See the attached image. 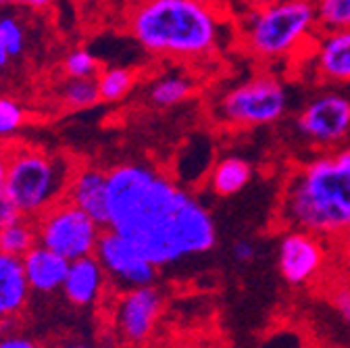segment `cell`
I'll list each match as a JSON object with an SVG mask.
<instances>
[{
	"label": "cell",
	"mask_w": 350,
	"mask_h": 348,
	"mask_svg": "<svg viewBox=\"0 0 350 348\" xmlns=\"http://www.w3.org/2000/svg\"><path fill=\"white\" fill-rule=\"evenodd\" d=\"M61 348H92V346H88V344H79V342H71V344H63Z\"/></svg>",
	"instance_id": "obj_36"
},
{
	"label": "cell",
	"mask_w": 350,
	"mask_h": 348,
	"mask_svg": "<svg viewBox=\"0 0 350 348\" xmlns=\"http://www.w3.org/2000/svg\"><path fill=\"white\" fill-rule=\"evenodd\" d=\"M21 217H25V215L17 209V204L5 192L0 194V230L15 224L17 219H21Z\"/></svg>",
	"instance_id": "obj_27"
},
{
	"label": "cell",
	"mask_w": 350,
	"mask_h": 348,
	"mask_svg": "<svg viewBox=\"0 0 350 348\" xmlns=\"http://www.w3.org/2000/svg\"><path fill=\"white\" fill-rule=\"evenodd\" d=\"M103 230L105 228H100L90 215L67 198L36 217L38 244L59 252L69 260L94 254Z\"/></svg>",
	"instance_id": "obj_7"
},
{
	"label": "cell",
	"mask_w": 350,
	"mask_h": 348,
	"mask_svg": "<svg viewBox=\"0 0 350 348\" xmlns=\"http://www.w3.org/2000/svg\"><path fill=\"white\" fill-rule=\"evenodd\" d=\"M0 38L5 42V49L11 59H19L27 46V34L23 23L13 15L0 17Z\"/></svg>",
	"instance_id": "obj_23"
},
{
	"label": "cell",
	"mask_w": 350,
	"mask_h": 348,
	"mask_svg": "<svg viewBox=\"0 0 350 348\" xmlns=\"http://www.w3.org/2000/svg\"><path fill=\"white\" fill-rule=\"evenodd\" d=\"M194 3H198V5H202V7H211V9H215V7L219 5V0H194Z\"/></svg>",
	"instance_id": "obj_35"
},
{
	"label": "cell",
	"mask_w": 350,
	"mask_h": 348,
	"mask_svg": "<svg viewBox=\"0 0 350 348\" xmlns=\"http://www.w3.org/2000/svg\"><path fill=\"white\" fill-rule=\"evenodd\" d=\"M0 348H38L31 340L27 338H19V336H13V338H5L0 340Z\"/></svg>",
	"instance_id": "obj_31"
},
{
	"label": "cell",
	"mask_w": 350,
	"mask_h": 348,
	"mask_svg": "<svg viewBox=\"0 0 350 348\" xmlns=\"http://www.w3.org/2000/svg\"><path fill=\"white\" fill-rule=\"evenodd\" d=\"M329 300H332V307L338 313V317L350 327V284L348 282L336 284V288H332Z\"/></svg>",
	"instance_id": "obj_26"
},
{
	"label": "cell",
	"mask_w": 350,
	"mask_h": 348,
	"mask_svg": "<svg viewBox=\"0 0 350 348\" xmlns=\"http://www.w3.org/2000/svg\"><path fill=\"white\" fill-rule=\"evenodd\" d=\"M280 219L319 238H340L350 230V146L327 148L288 173Z\"/></svg>",
	"instance_id": "obj_2"
},
{
	"label": "cell",
	"mask_w": 350,
	"mask_h": 348,
	"mask_svg": "<svg viewBox=\"0 0 350 348\" xmlns=\"http://www.w3.org/2000/svg\"><path fill=\"white\" fill-rule=\"evenodd\" d=\"M327 258L323 238L304 232L288 230L278 244V269L282 278L292 286H304L313 282Z\"/></svg>",
	"instance_id": "obj_10"
},
{
	"label": "cell",
	"mask_w": 350,
	"mask_h": 348,
	"mask_svg": "<svg viewBox=\"0 0 350 348\" xmlns=\"http://www.w3.org/2000/svg\"><path fill=\"white\" fill-rule=\"evenodd\" d=\"M161 309H163V296L152 284L125 290L117 304V315H115L121 336L134 344L144 342L152 334Z\"/></svg>",
	"instance_id": "obj_11"
},
{
	"label": "cell",
	"mask_w": 350,
	"mask_h": 348,
	"mask_svg": "<svg viewBox=\"0 0 350 348\" xmlns=\"http://www.w3.org/2000/svg\"><path fill=\"white\" fill-rule=\"evenodd\" d=\"M127 23L146 53L180 61L215 53L224 36L217 9L194 0H138Z\"/></svg>",
	"instance_id": "obj_3"
},
{
	"label": "cell",
	"mask_w": 350,
	"mask_h": 348,
	"mask_svg": "<svg viewBox=\"0 0 350 348\" xmlns=\"http://www.w3.org/2000/svg\"><path fill=\"white\" fill-rule=\"evenodd\" d=\"M317 27L315 0H275L250 11L240 36L250 57L271 63L298 53Z\"/></svg>",
	"instance_id": "obj_5"
},
{
	"label": "cell",
	"mask_w": 350,
	"mask_h": 348,
	"mask_svg": "<svg viewBox=\"0 0 350 348\" xmlns=\"http://www.w3.org/2000/svg\"><path fill=\"white\" fill-rule=\"evenodd\" d=\"M109 224L161 267L211 252L217 226L211 211L165 171L146 163H119L107 171Z\"/></svg>",
	"instance_id": "obj_1"
},
{
	"label": "cell",
	"mask_w": 350,
	"mask_h": 348,
	"mask_svg": "<svg viewBox=\"0 0 350 348\" xmlns=\"http://www.w3.org/2000/svg\"><path fill=\"white\" fill-rule=\"evenodd\" d=\"M36 244H38V232H36V224L29 222V217H21L15 224L0 230V250L7 254L23 256Z\"/></svg>",
	"instance_id": "obj_20"
},
{
	"label": "cell",
	"mask_w": 350,
	"mask_h": 348,
	"mask_svg": "<svg viewBox=\"0 0 350 348\" xmlns=\"http://www.w3.org/2000/svg\"><path fill=\"white\" fill-rule=\"evenodd\" d=\"M313 42L315 73L327 83H350V29H321Z\"/></svg>",
	"instance_id": "obj_13"
},
{
	"label": "cell",
	"mask_w": 350,
	"mask_h": 348,
	"mask_svg": "<svg viewBox=\"0 0 350 348\" xmlns=\"http://www.w3.org/2000/svg\"><path fill=\"white\" fill-rule=\"evenodd\" d=\"M75 169L67 155L11 144L5 194L25 217H38L67 196Z\"/></svg>",
	"instance_id": "obj_4"
},
{
	"label": "cell",
	"mask_w": 350,
	"mask_h": 348,
	"mask_svg": "<svg viewBox=\"0 0 350 348\" xmlns=\"http://www.w3.org/2000/svg\"><path fill=\"white\" fill-rule=\"evenodd\" d=\"M296 127L323 150L340 146L350 136V98L336 90L313 96L296 115Z\"/></svg>",
	"instance_id": "obj_8"
},
{
	"label": "cell",
	"mask_w": 350,
	"mask_h": 348,
	"mask_svg": "<svg viewBox=\"0 0 350 348\" xmlns=\"http://www.w3.org/2000/svg\"><path fill=\"white\" fill-rule=\"evenodd\" d=\"M21 260H23L27 284L33 292L51 294V292L63 290V284L71 265L69 258L61 256L59 252L46 246L36 244L21 256Z\"/></svg>",
	"instance_id": "obj_14"
},
{
	"label": "cell",
	"mask_w": 350,
	"mask_h": 348,
	"mask_svg": "<svg viewBox=\"0 0 350 348\" xmlns=\"http://www.w3.org/2000/svg\"><path fill=\"white\" fill-rule=\"evenodd\" d=\"M319 29H350V0H315Z\"/></svg>",
	"instance_id": "obj_22"
},
{
	"label": "cell",
	"mask_w": 350,
	"mask_h": 348,
	"mask_svg": "<svg viewBox=\"0 0 350 348\" xmlns=\"http://www.w3.org/2000/svg\"><path fill=\"white\" fill-rule=\"evenodd\" d=\"M288 111L286 85L269 73L252 75L217 101V119L230 127H265L284 119Z\"/></svg>",
	"instance_id": "obj_6"
},
{
	"label": "cell",
	"mask_w": 350,
	"mask_h": 348,
	"mask_svg": "<svg viewBox=\"0 0 350 348\" xmlns=\"http://www.w3.org/2000/svg\"><path fill=\"white\" fill-rule=\"evenodd\" d=\"M53 0H0V9L5 7H23V9H31V11H40L46 9Z\"/></svg>",
	"instance_id": "obj_29"
},
{
	"label": "cell",
	"mask_w": 350,
	"mask_h": 348,
	"mask_svg": "<svg viewBox=\"0 0 350 348\" xmlns=\"http://www.w3.org/2000/svg\"><path fill=\"white\" fill-rule=\"evenodd\" d=\"M196 90V83L182 73H169L159 77L150 83L148 88V101L159 109L178 107L184 101H188Z\"/></svg>",
	"instance_id": "obj_18"
},
{
	"label": "cell",
	"mask_w": 350,
	"mask_h": 348,
	"mask_svg": "<svg viewBox=\"0 0 350 348\" xmlns=\"http://www.w3.org/2000/svg\"><path fill=\"white\" fill-rule=\"evenodd\" d=\"M94 254L100 260L107 278L123 290L150 286L157 280L159 267L134 244L113 230H103Z\"/></svg>",
	"instance_id": "obj_9"
},
{
	"label": "cell",
	"mask_w": 350,
	"mask_h": 348,
	"mask_svg": "<svg viewBox=\"0 0 350 348\" xmlns=\"http://www.w3.org/2000/svg\"><path fill=\"white\" fill-rule=\"evenodd\" d=\"M107 282L109 278L96 254H88L71 260L63 284V294L75 307H88V304H92L100 298Z\"/></svg>",
	"instance_id": "obj_15"
},
{
	"label": "cell",
	"mask_w": 350,
	"mask_h": 348,
	"mask_svg": "<svg viewBox=\"0 0 350 348\" xmlns=\"http://www.w3.org/2000/svg\"><path fill=\"white\" fill-rule=\"evenodd\" d=\"M29 284L21 256L0 250V321L17 317L27 304Z\"/></svg>",
	"instance_id": "obj_16"
},
{
	"label": "cell",
	"mask_w": 350,
	"mask_h": 348,
	"mask_svg": "<svg viewBox=\"0 0 350 348\" xmlns=\"http://www.w3.org/2000/svg\"><path fill=\"white\" fill-rule=\"evenodd\" d=\"M275 0H242V5L248 9V11H256V9H262L267 5H273Z\"/></svg>",
	"instance_id": "obj_33"
},
{
	"label": "cell",
	"mask_w": 350,
	"mask_h": 348,
	"mask_svg": "<svg viewBox=\"0 0 350 348\" xmlns=\"http://www.w3.org/2000/svg\"><path fill=\"white\" fill-rule=\"evenodd\" d=\"M252 180V165L240 157H226L217 161L208 176V188L217 196L240 194Z\"/></svg>",
	"instance_id": "obj_17"
},
{
	"label": "cell",
	"mask_w": 350,
	"mask_h": 348,
	"mask_svg": "<svg viewBox=\"0 0 350 348\" xmlns=\"http://www.w3.org/2000/svg\"><path fill=\"white\" fill-rule=\"evenodd\" d=\"M96 83L103 103H117L136 85V71L127 67H109L96 75Z\"/></svg>",
	"instance_id": "obj_19"
},
{
	"label": "cell",
	"mask_w": 350,
	"mask_h": 348,
	"mask_svg": "<svg viewBox=\"0 0 350 348\" xmlns=\"http://www.w3.org/2000/svg\"><path fill=\"white\" fill-rule=\"evenodd\" d=\"M232 254L238 263H252L256 258V246L250 240H236L232 246Z\"/></svg>",
	"instance_id": "obj_28"
},
{
	"label": "cell",
	"mask_w": 350,
	"mask_h": 348,
	"mask_svg": "<svg viewBox=\"0 0 350 348\" xmlns=\"http://www.w3.org/2000/svg\"><path fill=\"white\" fill-rule=\"evenodd\" d=\"M63 71L67 77H96L100 73V65L88 49H73L63 61Z\"/></svg>",
	"instance_id": "obj_24"
},
{
	"label": "cell",
	"mask_w": 350,
	"mask_h": 348,
	"mask_svg": "<svg viewBox=\"0 0 350 348\" xmlns=\"http://www.w3.org/2000/svg\"><path fill=\"white\" fill-rule=\"evenodd\" d=\"M69 202L79 206L92 219L107 228L109 224V180L107 171L98 167H77L67 188Z\"/></svg>",
	"instance_id": "obj_12"
},
{
	"label": "cell",
	"mask_w": 350,
	"mask_h": 348,
	"mask_svg": "<svg viewBox=\"0 0 350 348\" xmlns=\"http://www.w3.org/2000/svg\"><path fill=\"white\" fill-rule=\"evenodd\" d=\"M9 152H11V144H0V194L5 192V184H7Z\"/></svg>",
	"instance_id": "obj_30"
},
{
	"label": "cell",
	"mask_w": 350,
	"mask_h": 348,
	"mask_svg": "<svg viewBox=\"0 0 350 348\" xmlns=\"http://www.w3.org/2000/svg\"><path fill=\"white\" fill-rule=\"evenodd\" d=\"M338 240H340V248H342V254L346 258V263L350 265V230L346 234H342Z\"/></svg>",
	"instance_id": "obj_32"
},
{
	"label": "cell",
	"mask_w": 350,
	"mask_h": 348,
	"mask_svg": "<svg viewBox=\"0 0 350 348\" xmlns=\"http://www.w3.org/2000/svg\"><path fill=\"white\" fill-rule=\"evenodd\" d=\"M63 103L69 109H90L100 103L96 77H69L63 83Z\"/></svg>",
	"instance_id": "obj_21"
},
{
	"label": "cell",
	"mask_w": 350,
	"mask_h": 348,
	"mask_svg": "<svg viewBox=\"0 0 350 348\" xmlns=\"http://www.w3.org/2000/svg\"><path fill=\"white\" fill-rule=\"evenodd\" d=\"M23 123H25L23 107L9 96H0V138L19 132Z\"/></svg>",
	"instance_id": "obj_25"
},
{
	"label": "cell",
	"mask_w": 350,
	"mask_h": 348,
	"mask_svg": "<svg viewBox=\"0 0 350 348\" xmlns=\"http://www.w3.org/2000/svg\"><path fill=\"white\" fill-rule=\"evenodd\" d=\"M11 61H13V59L9 57V53H7V49H5V42H3V38H0V69H5Z\"/></svg>",
	"instance_id": "obj_34"
}]
</instances>
